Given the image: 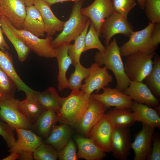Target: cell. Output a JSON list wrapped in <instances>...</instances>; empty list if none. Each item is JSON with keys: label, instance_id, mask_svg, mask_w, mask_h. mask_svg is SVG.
<instances>
[{"label": "cell", "instance_id": "1", "mask_svg": "<svg viewBox=\"0 0 160 160\" xmlns=\"http://www.w3.org/2000/svg\"><path fill=\"white\" fill-rule=\"evenodd\" d=\"M90 95L80 89H72L68 96L61 97L56 113L58 121L76 128L89 106Z\"/></svg>", "mask_w": 160, "mask_h": 160}, {"label": "cell", "instance_id": "2", "mask_svg": "<svg viewBox=\"0 0 160 160\" xmlns=\"http://www.w3.org/2000/svg\"><path fill=\"white\" fill-rule=\"evenodd\" d=\"M121 56L120 47L114 37L105 51L95 53L94 60L100 66L104 65L113 72L116 79V88L123 92L128 86L130 81L125 73Z\"/></svg>", "mask_w": 160, "mask_h": 160}, {"label": "cell", "instance_id": "3", "mask_svg": "<svg viewBox=\"0 0 160 160\" xmlns=\"http://www.w3.org/2000/svg\"><path fill=\"white\" fill-rule=\"evenodd\" d=\"M84 3V0L75 2L69 18L65 22L62 31L52 41V44L55 48L63 45L69 44L84 29L89 19L81 13Z\"/></svg>", "mask_w": 160, "mask_h": 160}, {"label": "cell", "instance_id": "4", "mask_svg": "<svg viewBox=\"0 0 160 160\" xmlns=\"http://www.w3.org/2000/svg\"><path fill=\"white\" fill-rule=\"evenodd\" d=\"M155 50L139 51L126 57L124 70L130 81H142L150 73L153 66Z\"/></svg>", "mask_w": 160, "mask_h": 160}, {"label": "cell", "instance_id": "5", "mask_svg": "<svg viewBox=\"0 0 160 160\" xmlns=\"http://www.w3.org/2000/svg\"><path fill=\"white\" fill-rule=\"evenodd\" d=\"M6 18L10 28L31 50L40 57L47 59L56 57L57 49L51 44L53 40L52 36L47 35L45 38L41 39L23 29H17Z\"/></svg>", "mask_w": 160, "mask_h": 160}, {"label": "cell", "instance_id": "6", "mask_svg": "<svg viewBox=\"0 0 160 160\" xmlns=\"http://www.w3.org/2000/svg\"><path fill=\"white\" fill-rule=\"evenodd\" d=\"M18 100L14 98L0 102V119L15 130L32 129L33 124L19 109Z\"/></svg>", "mask_w": 160, "mask_h": 160}, {"label": "cell", "instance_id": "7", "mask_svg": "<svg viewBox=\"0 0 160 160\" xmlns=\"http://www.w3.org/2000/svg\"><path fill=\"white\" fill-rule=\"evenodd\" d=\"M155 24L149 23L148 26L143 29L135 32L133 31L129 36V40L120 47L121 56L126 57L139 51L156 50L151 47L150 44V37Z\"/></svg>", "mask_w": 160, "mask_h": 160}, {"label": "cell", "instance_id": "8", "mask_svg": "<svg viewBox=\"0 0 160 160\" xmlns=\"http://www.w3.org/2000/svg\"><path fill=\"white\" fill-rule=\"evenodd\" d=\"M133 31L132 27L128 22L127 18L114 12L106 18L102 23L100 33L105 39L106 47L110 43L111 38L115 35L120 34L129 37Z\"/></svg>", "mask_w": 160, "mask_h": 160}, {"label": "cell", "instance_id": "9", "mask_svg": "<svg viewBox=\"0 0 160 160\" xmlns=\"http://www.w3.org/2000/svg\"><path fill=\"white\" fill-rule=\"evenodd\" d=\"M90 68L89 75L84 79V83L82 85L80 89L90 95L94 91L96 90L97 93L100 89L108 86L113 78L105 66L101 67L95 62Z\"/></svg>", "mask_w": 160, "mask_h": 160}, {"label": "cell", "instance_id": "10", "mask_svg": "<svg viewBox=\"0 0 160 160\" xmlns=\"http://www.w3.org/2000/svg\"><path fill=\"white\" fill-rule=\"evenodd\" d=\"M114 128L105 114L92 129L89 137L102 151L110 152Z\"/></svg>", "mask_w": 160, "mask_h": 160}, {"label": "cell", "instance_id": "11", "mask_svg": "<svg viewBox=\"0 0 160 160\" xmlns=\"http://www.w3.org/2000/svg\"><path fill=\"white\" fill-rule=\"evenodd\" d=\"M81 12L91 20L100 35L105 20L114 12L111 0H95L90 5L82 8Z\"/></svg>", "mask_w": 160, "mask_h": 160}, {"label": "cell", "instance_id": "12", "mask_svg": "<svg viewBox=\"0 0 160 160\" xmlns=\"http://www.w3.org/2000/svg\"><path fill=\"white\" fill-rule=\"evenodd\" d=\"M108 108L102 102L91 96L89 106L76 128L78 131L89 137L91 129L104 115Z\"/></svg>", "mask_w": 160, "mask_h": 160}, {"label": "cell", "instance_id": "13", "mask_svg": "<svg viewBox=\"0 0 160 160\" xmlns=\"http://www.w3.org/2000/svg\"><path fill=\"white\" fill-rule=\"evenodd\" d=\"M142 129L136 135L131 148L134 151V160H146L150 154L155 128L142 123Z\"/></svg>", "mask_w": 160, "mask_h": 160}, {"label": "cell", "instance_id": "14", "mask_svg": "<svg viewBox=\"0 0 160 160\" xmlns=\"http://www.w3.org/2000/svg\"><path fill=\"white\" fill-rule=\"evenodd\" d=\"M0 12L18 30L23 29L26 15V6L20 0H0Z\"/></svg>", "mask_w": 160, "mask_h": 160}, {"label": "cell", "instance_id": "15", "mask_svg": "<svg viewBox=\"0 0 160 160\" xmlns=\"http://www.w3.org/2000/svg\"><path fill=\"white\" fill-rule=\"evenodd\" d=\"M100 94H93L91 96L103 103L108 108L111 106L131 109L132 99L118 89L105 87Z\"/></svg>", "mask_w": 160, "mask_h": 160}, {"label": "cell", "instance_id": "16", "mask_svg": "<svg viewBox=\"0 0 160 160\" xmlns=\"http://www.w3.org/2000/svg\"><path fill=\"white\" fill-rule=\"evenodd\" d=\"M131 135L128 127L114 128L112 139V156L120 160H126L130 154Z\"/></svg>", "mask_w": 160, "mask_h": 160}, {"label": "cell", "instance_id": "17", "mask_svg": "<svg viewBox=\"0 0 160 160\" xmlns=\"http://www.w3.org/2000/svg\"><path fill=\"white\" fill-rule=\"evenodd\" d=\"M123 92L139 103L150 107H156L159 105V100L142 81H130L129 85Z\"/></svg>", "mask_w": 160, "mask_h": 160}, {"label": "cell", "instance_id": "18", "mask_svg": "<svg viewBox=\"0 0 160 160\" xmlns=\"http://www.w3.org/2000/svg\"><path fill=\"white\" fill-rule=\"evenodd\" d=\"M33 5L41 14L47 35L52 36L56 32L62 31L65 22L56 16L46 0H35Z\"/></svg>", "mask_w": 160, "mask_h": 160}, {"label": "cell", "instance_id": "19", "mask_svg": "<svg viewBox=\"0 0 160 160\" xmlns=\"http://www.w3.org/2000/svg\"><path fill=\"white\" fill-rule=\"evenodd\" d=\"M0 69L13 82L18 91L24 92L26 95L33 94L34 90L25 84L16 72L12 55L7 51H2L0 49Z\"/></svg>", "mask_w": 160, "mask_h": 160}, {"label": "cell", "instance_id": "20", "mask_svg": "<svg viewBox=\"0 0 160 160\" xmlns=\"http://www.w3.org/2000/svg\"><path fill=\"white\" fill-rule=\"evenodd\" d=\"M17 139L15 148L9 150L10 153H18L23 150L33 153L36 149L43 143V138L31 131L23 128L15 129Z\"/></svg>", "mask_w": 160, "mask_h": 160}, {"label": "cell", "instance_id": "21", "mask_svg": "<svg viewBox=\"0 0 160 160\" xmlns=\"http://www.w3.org/2000/svg\"><path fill=\"white\" fill-rule=\"evenodd\" d=\"M74 140L78 146L77 158L86 160H100L106 156L105 152L98 148L89 138L78 135Z\"/></svg>", "mask_w": 160, "mask_h": 160}, {"label": "cell", "instance_id": "22", "mask_svg": "<svg viewBox=\"0 0 160 160\" xmlns=\"http://www.w3.org/2000/svg\"><path fill=\"white\" fill-rule=\"evenodd\" d=\"M26 10L23 29L37 37H44L45 27L40 12L34 5L26 6Z\"/></svg>", "mask_w": 160, "mask_h": 160}, {"label": "cell", "instance_id": "23", "mask_svg": "<svg viewBox=\"0 0 160 160\" xmlns=\"http://www.w3.org/2000/svg\"><path fill=\"white\" fill-rule=\"evenodd\" d=\"M136 121L155 128L160 126V118L156 111L148 105L134 101L131 108Z\"/></svg>", "mask_w": 160, "mask_h": 160}, {"label": "cell", "instance_id": "24", "mask_svg": "<svg viewBox=\"0 0 160 160\" xmlns=\"http://www.w3.org/2000/svg\"><path fill=\"white\" fill-rule=\"evenodd\" d=\"M72 131L71 126L61 124L54 126L44 143L52 145L58 152L61 151L71 139Z\"/></svg>", "mask_w": 160, "mask_h": 160}, {"label": "cell", "instance_id": "25", "mask_svg": "<svg viewBox=\"0 0 160 160\" xmlns=\"http://www.w3.org/2000/svg\"><path fill=\"white\" fill-rule=\"evenodd\" d=\"M69 44H64L56 48L57 58L59 71L57 76L58 89L62 91L68 88V79L66 74L70 66L72 64L71 60L68 52Z\"/></svg>", "mask_w": 160, "mask_h": 160}, {"label": "cell", "instance_id": "26", "mask_svg": "<svg viewBox=\"0 0 160 160\" xmlns=\"http://www.w3.org/2000/svg\"><path fill=\"white\" fill-rule=\"evenodd\" d=\"M0 24L2 32L15 48L19 61L24 62L27 59L31 50L10 28L6 17L3 15H1L0 17Z\"/></svg>", "mask_w": 160, "mask_h": 160}, {"label": "cell", "instance_id": "27", "mask_svg": "<svg viewBox=\"0 0 160 160\" xmlns=\"http://www.w3.org/2000/svg\"><path fill=\"white\" fill-rule=\"evenodd\" d=\"M32 96L44 111L52 110L56 113L59 110L61 97L53 87L42 92L34 90Z\"/></svg>", "mask_w": 160, "mask_h": 160}, {"label": "cell", "instance_id": "28", "mask_svg": "<svg viewBox=\"0 0 160 160\" xmlns=\"http://www.w3.org/2000/svg\"><path fill=\"white\" fill-rule=\"evenodd\" d=\"M58 121L56 112L52 110L44 111L33 124L32 129L38 135L47 138L52 128Z\"/></svg>", "mask_w": 160, "mask_h": 160}, {"label": "cell", "instance_id": "29", "mask_svg": "<svg viewBox=\"0 0 160 160\" xmlns=\"http://www.w3.org/2000/svg\"><path fill=\"white\" fill-rule=\"evenodd\" d=\"M130 109L114 107L106 114L114 128L128 127L136 121Z\"/></svg>", "mask_w": 160, "mask_h": 160}, {"label": "cell", "instance_id": "30", "mask_svg": "<svg viewBox=\"0 0 160 160\" xmlns=\"http://www.w3.org/2000/svg\"><path fill=\"white\" fill-rule=\"evenodd\" d=\"M18 107L20 110L33 124L45 111L33 96L26 95L23 101L18 100Z\"/></svg>", "mask_w": 160, "mask_h": 160}, {"label": "cell", "instance_id": "31", "mask_svg": "<svg viewBox=\"0 0 160 160\" xmlns=\"http://www.w3.org/2000/svg\"><path fill=\"white\" fill-rule=\"evenodd\" d=\"M91 22V21L89 19L83 31L74 39V43L68 45V54L73 65L80 62L81 55L84 52L85 36Z\"/></svg>", "mask_w": 160, "mask_h": 160}, {"label": "cell", "instance_id": "32", "mask_svg": "<svg viewBox=\"0 0 160 160\" xmlns=\"http://www.w3.org/2000/svg\"><path fill=\"white\" fill-rule=\"evenodd\" d=\"M143 80L153 94L160 97V58L159 57L156 56L154 57L152 68Z\"/></svg>", "mask_w": 160, "mask_h": 160}, {"label": "cell", "instance_id": "33", "mask_svg": "<svg viewBox=\"0 0 160 160\" xmlns=\"http://www.w3.org/2000/svg\"><path fill=\"white\" fill-rule=\"evenodd\" d=\"M74 66V71L70 75L68 79V88L72 90L80 89L82 85V81L89 75L90 68L84 67L80 62L76 63Z\"/></svg>", "mask_w": 160, "mask_h": 160}, {"label": "cell", "instance_id": "34", "mask_svg": "<svg viewBox=\"0 0 160 160\" xmlns=\"http://www.w3.org/2000/svg\"><path fill=\"white\" fill-rule=\"evenodd\" d=\"M16 89L13 82L0 69V102L14 98Z\"/></svg>", "mask_w": 160, "mask_h": 160}, {"label": "cell", "instance_id": "35", "mask_svg": "<svg viewBox=\"0 0 160 160\" xmlns=\"http://www.w3.org/2000/svg\"><path fill=\"white\" fill-rule=\"evenodd\" d=\"M89 28L85 38V48L84 52L92 49H97L99 51H105L106 47L101 43L99 39L100 35L96 31L94 26L91 22Z\"/></svg>", "mask_w": 160, "mask_h": 160}, {"label": "cell", "instance_id": "36", "mask_svg": "<svg viewBox=\"0 0 160 160\" xmlns=\"http://www.w3.org/2000/svg\"><path fill=\"white\" fill-rule=\"evenodd\" d=\"M36 160H56L57 152L51 145L43 143L33 153Z\"/></svg>", "mask_w": 160, "mask_h": 160}, {"label": "cell", "instance_id": "37", "mask_svg": "<svg viewBox=\"0 0 160 160\" xmlns=\"http://www.w3.org/2000/svg\"><path fill=\"white\" fill-rule=\"evenodd\" d=\"M145 9L150 22L160 23V0H146Z\"/></svg>", "mask_w": 160, "mask_h": 160}, {"label": "cell", "instance_id": "38", "mask_svg": "<svg viewBox=\"0 0 160 160\" xmlns=\"http://www.w3.org/2000/svg\"><path fill=\"white\" fill-rule=\"evenodd\" d=\"M114 12L127 18L130 10L136 5L135 0H111Z\"/></svg>", "mask_w": 160, "mask_h": 160}, {"label": "cell", "instance_id": "39", "mask_svg": "<svg viewBox=\"0 0 160 160\" xmlns=\"http://www.w3.org/2000/svg\"><path fill=\"white\" fill-rule=\"evenodd\" d=\"M15 130L7 124L0 119V135L5 141L9 150L13 149L15 146L17 140L14 137Z\"/></svg>", "mask_w": 160, "mask_h": 160}, {"label": "cell", "instance_id": "40", "mask_svg": "<svg viewBox=\"0 0 160 160\" xmlns=\"http://www.w3.org/2000/svg\"><path fill=\"white\" fill-rule=\"evenodd\" d=\"M58 158L60 160H77L76 147L74 142L70 139L60 151L57 152Z\"/></svg>", "mask_w": 160, "mask_h": 160}, {"label": "cell", "instance_id": "41", "mask_svg": "<svg viewBox=\"0 0 160 160\" xmlns=\"http://www.w3.org/2000/svg\"><path fill=\"white\" fill-rule=\"evenodd\" d=\"M147 160H160V138L158 133L153 135L151 150Z\"/></svg>", "mask_w": 160, "mask_h": 160}, {"label": "cell", "instance_id": "42", "mask_svg": "<svg viewBox=\"0 0 160 160\" xmlns=\"http://www.w3.org/2000/svg\"><path fill=\"white\" fill-rule=\"evenodd\" d=\"M160 42V23H156L150 39V44L153 48L156 49Z\"/></svg>", "mask_w": 160, "mask_h": 160}, {"label": "cell", "instance_id": "43", "mask_svg": "<svg viewBox=\"0 0 160 160\" xmlns=\"http://www.w3.org/2000/svg\"><path fill=\"white\" fill-rule=\"evenodd\" d=\"M19 153L18 160H32L34 159L33 153L32 152L21 150Z\"/></svg>", "mask_w": 160, "mask_h": 160}, {"label": "cell", "instance_id": "44", "mask_svg": "<svg viewBox=\"0 0 160 160\" xmlns=\"http://www.w3.org/2000/svg\"><path fill=\"white\" fill-rule=\"evenodd\" d=\"M9 49V47L4 40L3 34L0 33V49L2 51H6Z\"/></svg>", "mask_w": 160, "mask_h": 160}, {"label": "cell", "instance_id": "45", "mask_svg": "<svg viewBox=\"0 0 160 160\" xmlns=\"http://www.w3.org/2000/svg\"><path fill=\"white\" fill-rule=\"evenodd\" d=\"M19 156V153L16 151L10 153V154L7 157L4 158L2 160H15L18 159Z\"/></svg>", "mask_w": 160, "mask_h": 160}, {"label": "cell", "instance_id": "46", "mask_svg": "<svg viewBox=\"0 0 160 160\" xmlns=\"http://www.w3.org/2000/svg\"><path fill=\"white\" fill-rule=\"evenodd\" d=\"M49 4L51 6L52 5L60 2H63L67 1H73L76 2L84 0H46Z\"/></svg>", "mask_w": 160, "mask_h": 160}, {"label": "cell", "instance_id": "47", "mask_svg": "<svg viewBox=\"0 0 160 160\" xmlns=\"http://www.w3.org/2000/svg\"><path fill=\"white\" fill-rule=\"evenodd\" d=\"M23 2L26 7L33 5L35 0H20Z\"/></svg>", "mask_w": 160, "mask_h": 160}, {"label": "cell", "instance_id": "48", "mask_svg": "<svg viewBox=\"0 0 160 160\" xmlns=\"http://www.w3.org/2000/svg\"><path fill=\"white\" fill-rule=\"evenodd\" d=\"M140 8L142 9H144L145 3L146 0H137Z\"/></svg>", "mask_w": 160, "mask_h": 160}, {"label": "cell", "instance_id": "49", "mask_svg": "<svg viewBox=\"0 0 160 160\" xmlns=\"http://www.w3.org/2000/svg\"><path fill=\"white\" fill-rule=\"evenodd\" d=\"M1 15V13L0 12V17ZM2 32H2V29H1V28L0 24V33L2 34Z\"/></svg>", "mask_w": 160, "mask_h": 160}]
</instances>
